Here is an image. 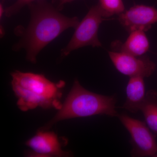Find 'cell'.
Segmentation results:
<instances>
[{"label":"cell","mask_w":157,"mask_h":157,"mask_svg":"<svg viewBox=\"0 0 157 157\" xmlns=\"http://www.w3.org/2000/svg\"><path fill=\"white\" fill-rule=\"evenodd\" d=\"M111 47L113 51L140 56L148 52L150 43L144 31L136 30L130 33L125 42L114 41L111 44Z\"/></svg>","instance_id":"cell-9"},{"label":"cell","mask_w":157,"mask_h":157,"mask_svg":"<svg viewBox=\"0 0 157 157\" xmlns=\"http://www.w3.org/2000/svg\"><path fill=\"white\" fill-rule=\"evenodd\" d=\"M145 122L152 132L157 134V91L150 90L146 92L140 108Z\"/></svg>","instance_id":"cell-11"},{"label":"cell","mask_w":157,"mask_h":157,"mask_svg":"<svg viewBox=\"0 0 157 157\" xmlns=\"http://www.w3.org/2000/svg\"><path fill=\"white\" fill-rule=\"evenodd\" d=\"M5 13V10H4L3 4L1 3V5H0V18H1V19L3 17V14Z\"/></svg>","instance_id":"cell-15"},{"label":"cell","mask_w":157,"mask_h":157,"mask_svg":"<svg viewBox=\"0 0 157 157\" xmlns=\"http://www.w3.org/2000/svg\"><path fill=\"white\" fill-rule=\"evenodd\" d=\"M115 96H105L92 92L82 87L76 79L60 109L53 118L40 130H47L59 121L77 117L105 115L118 117Z\"/></svg>","instance_id":"cell-3"},{"label":"cell","mask_w":157,"mask_h":157,"mask_svg":"<svg viewBox=\"0 0 157 157\" xmlns=\"http://www.w3.org/2000/svg\"><path fill=\"white\" fill-rule=\"evenodd\" d=\"M106 18L105 13L99 4L91 7L75 28V32L70 42L62 49V56H67L73 51L85 46H102L98 39V30L101 23L106 20Z\"/></svg>","instance_id":"cell-4"},{"label":"cell","mask_w":157,"mask_h":157,"mask_svg":"<svg viewBox=\"0 0 157 157\" xmlns=\"http://www.w3.org/2000/svg\"><path fill=\"white\" fill-rule=\"evenodd\" d=\"M26 145L32 149L29 156L68 157L71 154L62 148V144L53 132L40 130L33 137L26 142Z\"/></svg>","instance_id":"cell-8"},{"label":"cell","mask_w":157,"mask_h":157,"mask_svg":"<svg viewBox=\"0 0 157 157\" xmlns=\"http://www.w3.org/2000/svg\"><path fill=\"white\" fill-rule=\"evenodd\" d=\"M28 6L31 14L29 23L26 28L19 27L15 30L20 39L14 48L15 50L24 49L27 59L35 63L38 54L46 45L66 30L76 28L79 21L77 17L62 14L44 0H39Z\"/></svg>","instance_id":"cell-1"},{"label":"cell","mask_w":157,"mask_h":157,"mask_svg":"<svg viewBox=\"0 0 157 157\" xmlns=\"http://www.w3.org/2000/svg\"><path fill=\"white\" fill-rule=\"evenodd\" d=\"M98 4L104 11L106 17L115 14L119 15L125 11L122 0H99Z\"/></svg>","instance_id":"cell-12"},{"label":"cell","mask_w":157,"mask_h":157,"mask_svg":"<svg viewBox=\"0 0 157 157\" xmlns=\"http://www.w3.org/2000/svg\"><path fill=\"white\" fill-rule=\"evenodd\" d=\"M74 0H60L59 4L58 7V10L60 11L63 9L65 5L68 3L71 2Z\"/></svg>","instance_id":"cell-14"},{"label":"cell","mask_w":157,"mask_h":157,"mask_svg":"<svg viewBox=\"0 0 157 157\" xmlns=\"http://www.w3.org/2000/svg\"><path fill=\"white\" fill-rule=\"evenodd\" d=\"M108 54L116 69L130 77H148L155 70V63L148 57L134 56L116 51L108 52Z\"/></svg>","instance_id":"cell-6"},{"label":"cell","mask_w":157,"mask_h":157,"mask_svg":"<svg viewBox=\"0 0 157 157\" xmlns=\"http://www.w3.org/2000/svg\"><path fill=\"white\" fill-rule=\"evenodd\" d=\"M36 0H17L13 5L5 9V15L10 17L17 14L23 8Z\"/></svg>","instance_id":"cell-13"},{"label":"cell","mask_w":157,"mask_h":157,"mask_svg":"<svg viewBox=\"0 0 157 157\" xmlns=\"http://www.w3.org/2000/svg\"><path fill=\"white\" fill-rule=\"evenodd\" d=\"M118 117L131 135L132 157H153L157 154L156 135L146 122L133 118L126 114Z\"/></svg>","instance_id":"cell-5"},{"label":"cell","mask_w":157,"mask_h":157,"mask_svg":"<svg viewBox=\"0 0 157 157\" xmlns=\"http://www.w3.org/2000/svg\"><path fill=\"white\" fill-rule=\"evenodd\" d=\"M118 20L129 33L136 30L146 32L157 22V9L152 6L136 5L118 15Z\"/></svg>","instance_id":"cell-7"},{"label":"cell","mask_w":157,"mask_h":157,"mask_svg":"<svg viewBox=\"0 0 157 157\" xmlns=\"http://www.w3.org/2000/svg\"><path fill=\"white\" fill-rule=\"evenodd\" d=\"M144 78L140 76L130 77L126 87V100L121 107L132 113H137L146 96Z\"/></svg>","instance_id":"cell-10"},{"label":"cell","mask_w":157,"mask_h":157,"mask_svg":"<svg viewBox=\"0 0 157 157\" xmlns=\"http://www.w3.org/2000/svg\"><path fill=\"white\" fill-rule=\"evenodd\" d=\"M11 86L17 99V104L23 111L41 107L59 110L65 82L55 83L42 74L15 71L11 74Z\"/></svg>","instance_id":"cell-2"},{"label":"cell","mask_w":157,"mask_h":157,"mask_svg":"<svg viewBox=\"0 0 157 157\" xmlns=\"http://www.w3.org/2000/svg\"><path fill=\"white\" fill-rule=\"evenodd\" d=\"M154 157H157V154L155 155V156Z\"/></svg>","instance_id":"cell-16"}]
</instances>
